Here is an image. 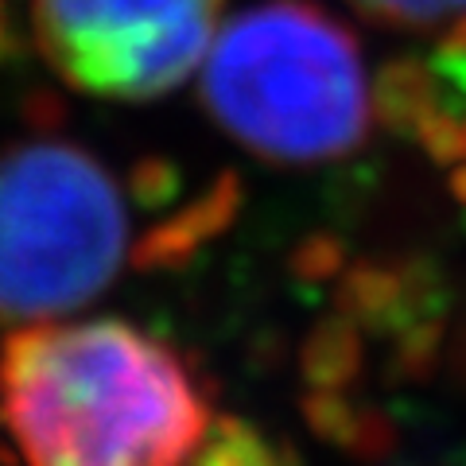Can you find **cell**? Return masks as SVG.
I'll use <instances>...</instances> for the list:
<instances>
[{
  "mask_svg": "<svg viewBox=\"0 0 466 466\" xmlns=\"http://www.w3.org/2000/svg\"><path fill=\"white\" fill-rule=\"evenodd\" d=\"M218 412L179 350L125 319L0 339V431L24 466H191Z\"/></svg>",
  "mask_w": 466,
  "mask_h": 466,
  "instance_id": "cell-1",
  "label": "cell"
},
{
  "mask_svg": "<svg viewBox=\"0 0 466 466\" xmlns=\"http://www.w3.org/2000/svg\"><path fill=\"white\" fill-rule=\"evenodd\" d=\"M159 167L121 171L70 137L0 148V330L90 308L125 272L183 257L222 218V191L156 202Z\"/></svg>",
  "mask_w": 466,
  "mask_h": 466,
  "instance_id": "cell-2",
  "label": "cell"
},
{
  "mask_svg": "<svg viewBox=\"0 0 466 466\" xmlns=\"http://www.w3.org/2000/svg\"><path fill=\"white\" fill-rule=\"evenodd\" d=\"M198 94L214 125L268 164H334L373 133L366 51L311 0H260L218 27Z\"/></svg>",
  "mask_w": 466,
  "mask_h": 466,
  "instance_id": "cell-3",
  "label": "cell"
},
{
  "mask_svg": "<svg viewBox=\"0 0 466 466\" xmlns=\"http://www.w3.org/2000/svg\"><path fill=\"white\" fill-rule=\"evenodd\" d=\"M222 0H32V39L70 90L156 101L198 75Z\"/></svg>",
  "mask_w": 466,
  "mask_h": 466,
  "instance_id": "cell-4",
  "label": "cell"
},
{
  "mask_svg": "<svg viewBox=\"0 0 466 466\" xmlns=\"http://www.w3.org/2000/svg\"><path fill=\"white\" fill-rule=\"evenodd\" d=\"M373 24L397 32H466V0H350Z\"/></svg>",
  "mask_w": 466,
  "mask_h": 466,
  "instance_id": "cell-5",
  "label": "cell"
}]
</instances>
